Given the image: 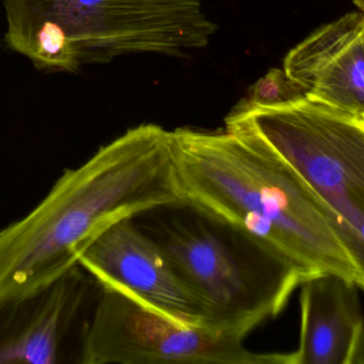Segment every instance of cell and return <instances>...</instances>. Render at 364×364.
<instances>
[{
	"label": "cell",
	"instance_id": "obj_1",
	"mask_svg": "<svg viewBox=\"0 0 364 364\" xmlns=\"http://www.w3.org/2000/svg\"><path fill=\"white\" fill-rule=\"evenodd\" d=\"M171 140L182 204L230 224L308 279L333 274L364 291L322 199L278 154L226 128H176Z\"/></svg>",
	"mask_w": 364,
	"mask_h": 364
},
{
	"label": "cell",
	"instance_id": "obj_2",
	"mask_svg": "<svg viewBox=\"0 0 364 364\" xmlns=\"http://www.w3.org/2000/svg\"><path fill=\"white\" fill-rule=\"evenodd\" d=\"M181 203L171 130L130 128L66 169L31 212L0 230V306L78 265L76 248L113 222Z\"/></svg>",
	"mask_w": 364,
	"mask_h": 364
},
{
	"label": "cell",
	"instance_id": "obj_3",
	"mask_svg": "<svg viewBox=\"0 0 364 364\" xmlns=\"http://www.w3.org/2000/svg\"><path fill=\"white\" fill-rule=\"evenodd\" d=\"M4 8L6 46L48 72L132 53L182 57L218 30L203 0H4Z\"/></svg>",
	"mask_w": 364,
	"mask_h": 364
},
{
	"label": "cell",
	"instance_id": "obj_4",
	"mask_svg": "<svg viewBox=\"0 0 364 364\" xmlns=\"http://www.w3.org/2000/svg\"><path fill=\"white\" fill-rule=\"evenodd\" d=\"M188 207L191 215L144 230L203 306L212 328L245 341L254 329L282 313L308 277L230 224Z\"/></svg>",
	"mask_w": 364,
	"mask_h": 364
},
{
	"label": "cell",
	"instance_id": "obj_5",
	"mask_svg": "<svg viewBox=\"0 0 364 364\" xmlns=\"http://www.w3.org/2000/svg\"><path fill=\"white\" fill-rule=\"evenodd\" d=\"M225 125L260 141L301 175L364 274V122L305 98L272 106L243 100Z\"/></svg>",
	"mask_w": 364,
	"mask_h": 364
},
{
	"label": "cell",
	"instance_id": "obj_6",
	"mask_svg": "<svg viewBox=\"0 0 364 364\" xmlns=\"http://www.w3.org/2000/svg\"><path fill=\"white\" fill-rule=\"evenodd\" d=\"M82 364H291L290 353H257L244 340L188 326L108 288L81 340Z\"/></svg>",
	"mask_w": 364,
	"mask_h": 364
},
{
	"label": "cell",
	"instance_id": "obj_7",
	"mask_svg": "<svg viewBox=\"0 0 364 364\" xmlns=\"http://www.w3.org/2000/svg\"><path fill=\"white\" fill-rule=\"evenodd\" d=\"M75 256L79 266L102 288L122 293L181 324L215 331L203 306L134 218L102 229L79 245Z\"/></svg>",
	"mask_w": 364,
	"mask_h": 364
},
{
	"label": "cell",
	"instance_id": "obj_8",
	"mask_svg": "<svg viewBox=\"0 0 364 364\" xmlns=\"http://www.w3.org/2000/svg\"><path fill=\"white\" fill-rule=\"evenodd\" d=\"M359 12L326 24L284 58V71L310 100L364 122V0Z\"/></svg>",
	"mask_w": 364,
	"mask_h": 364
},
{
	"label": "cell",
	"instance_id": "obj_9",
	"mask_svg": "<svg viewBox=\"0 0 364 364\" xmlns=\"http://www.w3.org/2000/svg\"><path fill=\"white\" fill-rule=\"evenodd\" d=\"M89 291L76 265L38 292L0 306V364L57 363Z\"/></svg>",
	"mask_w": 364,
	"mask_h": 364
},
{
	"label": "cell",
	"instance_id": "obj_10",
	"mask_svg": "<svg viewBox=\"0 0 364 364\" xmlns=\"http://www.w3.org/2000/svg\"><path fill=\"white\" fill-rule=\"evenodd\" d=\"M301 331L291 364H350L364 316L356 284L333 274L301 284Z\"/></svg>",
	"mask_w": 364,
	"mask_h": 364
},
{
	"label": "cell",
	"instance_id": "obj_11",
	"mask_svg": "<svg viewBox=\"0 0 364 364\" xmlns=\"http://www.w3.org/2000/svg\"><path fill=\"white\" fill-rule=\"evenodd\" d=\"M305 98H307L306 92L289 78L284 68H272L252 85L250 98L246 100L259 106H272L296 102Z\"/></svg>",
	"mask_w": 364,
	"mask_h": 364
},
{
	"label": "cell",
	"instance_id": "obj_12",
	"mask_svg": "<svg viewBox=\"0 0 364 364\" xmlns=\"http://www.w3.org/2000/svg\"><path fill=\"white\" fill-rule=\"evenodd\" d=\"M350 364H364V321Z\"/></svg>",
	"mask_w": 364,
	"mask_h": 364
}]
</instances>
